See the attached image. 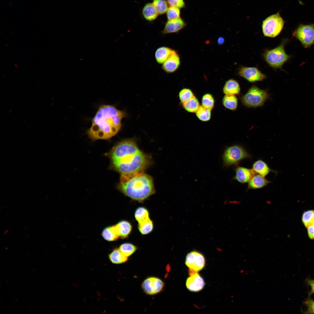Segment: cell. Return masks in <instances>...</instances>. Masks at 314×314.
<instances>
[{
    "instance_id": "17",
    "label": "cell",
    "mask_w": 314,
    "mask_h": 314,
    "mask_svg": "<svg viewBox=\"0 0 314 314\" xmlns=\"http://www.w3.org/2000/svg\"><path fill=\"white\" fill-rule=\"evenodd\" d=\"M271 181L261 175L256 174L253 176L248 182L247 190L261 188L267 185Z\"/></svg>"
},
{
    "instance_id": "21",
    "label": "cell",
    "mask_w": 314,
    "mask_h": 314,
    "mask_svg": "<svg viewBox=\"0 0 314 314\" xmlns=\"http://www.w3.org/2000/svg\"><path fill=\"white\" fill-rule=\"evenodd\" d=\"M173 50L166 47H162L158 48L155 54L156 62L159 64H163L169 57Z\"/></svg>"
},
{
    "instance_id": "18",
    "label": "cell",
    "mask_w": 314,
    "mask_h": 314,
    "mask_svg": "<svg viewBox=\"0 0 314 314\" xmlns=\"http://www.w3.org/2000/svg\"><path fill=\"white\" fill-rule=\"evenodd\" d=\"M252 169L256 174L265 177L270 172L277 174V171L271 169L267 164L261 159L257 160L252 165Z\"/></svg>"
},
{
    "instance_id": "1",
    "label": "cell",
    "mask_w": 314,
    "mask_h": 314,
    "mask_svg": "<svg viewBox=\"0 0 314 314\" xmlns=\"http://www.w3.org/2000/svg\"><path fill=\"white\" fill-rule=\"evenodd\" d=\"M106 154L111 167L121 174L144 171L149 163L148 156L132 140L118 142Z\"/></svg>"
},
{
    "instance_id": "30",
    "label": "cell",
    "mask_w": 314,
    "mask_h": 314,
    "mask_svg": "<svg viewBox=\"0 0 314 314\" xmlns=\"http://www.w3.org/2000/svg\"><path fill=\"white\" fill-rule=\"evenodd\" d=\"M152 3L158 15L166 13L169 8V5L165 0H153Z\"/></svg>"
},
{
    "instance_id": "14",
    "label": "cell",
    "mask_w": 314,
    "mask_h": 314,
    "mask_svg": "<svg viewBox=\"0 0 314 314\" xmlns=\"http://www.w3.org/2000/svg\"><path fill=\"white\" fill-rule=\"evenodd\" d=\"M180 63L179 56L176 52L174 50L169 57L163 64L162 67L165 72L172 73L178 69Z\"/></svg>"
},
{
    "instance_id": "9",
    "label": "cell",
    "mask_w": 314,
    "mask_h": 314,
    "mask_svg": "<svg viewBox=\"0 0 314 314\" xmlns=\"http://www.w3.org/2000/svg\"><path fill=\"white\" fill-rule=\"evenodd\" d=\"M142 289L147 295H154L161 292L165 287L164 281L160 279L155 276L147 277L142 282Z\"/></svg>"
},
{
    "instance_id": "2",
    "label": "cell",
    "mask_w": 314,
    "mask_h": 314,
    "mask_svg": "<svg viewBox=\"0 0 314 314\" xmlns=\"http://www.w3.org/2000/svg\"><path fill=\"white\" fill-rule=\"evenodd\" d=\"M125 116V112L113 106L101 105L92 119L91 126L87 130V134L93 140L109 139L119 131L122 119Z\"/></svg>"
},
{
    "instance_id": "39",
    "label": "cell",
    "mask_w": 314,
    "mask_h": 314,
    "mask_svg": "<svg viewBox=\"0 0 314 314\" xmlns=\"http://www.w3.org/2000/svg\"><path fill=\"white\" fill-rule=\"evenodd\" d=\"M224 39L223 37H219L217 40V42L219 44H222L224 43Z\"/></svg>"
},
{
    "instance_id": "23",
    "label": "cell",
    "mask_w": 314,
    "mask_h": 314,
    "mask_svg": "<svg viewBox=\"0 0 314 314\" xmlns=\"http://www.w3.org/2000/svg\"><path fill=\"white\" fill-rule=\"evenodd\" d=\"M222 102L225 107L231 110H236L238 107V99L235 95H225Z\"/></svg>"
},
{
    "instance_id": "13",
    "label": "cell",
    "mask_w": 314,
    "mask_h": 314,
    "mask_svg": "<svg viewBox=\"0 0 314 314\" xmlns=\"http://www.w3.org/2000/svg\"><path fill=\"white\" fill-rule=\"evenodd\" d=\"M235 175L233 179L241 183H248L256 174L252 169L241 166H237L234 169Z\"/></svg>"
},
{
    "instance_id": "32",
    "label": "cell",
    "mask_w": 314,
    "mask_h": 314,
    "mask_svg": "<svg viewBox=\"0 0 314 314\" xmlns=\"http://www.w3.org/2000/svg\"><path fill=\"white\" fill-rule=\"evenodd\" d=\"M201 104L204 107L211 110L215 105V100L213 96L210 93L205 94L201 99Z\"/></svg>"
},
{
    "instance_id": "33",
    "label": "cell",
    "mask_w": 314,
    "mask_h": 314,
    "mask_svg": "<svg viewBox=\"0 0 314 314\" xmlns=\"http://www.w3.org/2000/svg\"><path fill=\"white\" fill-rule=\"evenodd\" d=\"M194 96L192 91L189 88L183 89L179 93V99L182 104L187 102Z\"/></svg>"
},
{
    "instance_id": "3",
    "label": "cell",
    "mask_w": 314,
    "mask_h": 314,
    "mask_svg": "<svg viewBox=\"0 0 314 314\" xmlns=\"http://www.w3.org/2000/svg\"><path fill=\"white\" fill-rule=\"evenodd\" d=\"M118 188L125 196L140 202L155 191L152 179L143 171L121 174Z\"/></svg>"
},
{
    "instance_id": "10",
    "label": "cell",
    "mask_w": 314,
    "mask_h": 314,
    "mask_svg": "<svg viewBox=\"0 0 314 314\" xmlns=\"http://www.w3.org/2000/svg\"><path fill=\"white\" fill-rule=\"evenodd\" d=\"M185 263L189 268L198 272L204 267L205 259L202 254L198 251L194 250L187 254Z\"/></svg>"
},
{
    "instance_id": "34",
    "label": "cell",
    "mask_w": 314,
    "mask_h": 314,
    "mask_svg": "<svg viewBox=\"0 0 314 314\" xmlns=\"http://www.w3.org/2000/svg\"><path fill=\"white\" fill-rule=\"evenodd\" d=\"M166 14L168 20L180 18V8L174 7L170 6L166 12Z\"/></svg>"
},
{
    "instance_id": "27",
    "label": "cell",
    "mask_w": 314,
    "mask_h": 314,
    "mask_svg": "<svg viewBox=\"0 0 314 314\" xmlns=\"http://www.w3.org/2000/svg\"><path fill=\"white\" fill-rule=\"evenodd\" d=\"M154 227L153 222L150 218L142 222L138 223V225L139 232L143 235L151 233L153 230Z\"/></svg>"
},
{
    "instance_id": "19",
    "label": "cell",
    "mask_w": 314,
    "mask_h": 314,
    "mask_svg": "<svg viewBox=\"0 0 314 314\" xmlns=\"http://www.w3.org/2000/svg\"><path fill=\"white\" fill-rule=\"evenodd\" d=\"M223 91L225 95H235L240 92V86L236 81L230 79L226 82Z\"/></svg>"
},
{
    "instance_id": "31",
    "label": "cell",
    "mask_w": 314,
    "mask_h": 314,
    "mask_svg": "<svg viewBox=\"0 0 314 314\" xmlns=\"http://www.w3.org/2000/svg\"><path fill=\"white\" fill-rule=\"evenodd\" d=\"M302 221L307 228L314 222V210H308L304 212L302 217Z\"/></svg>"
},
{
    "instance_id": "8",
    "label": "cell",
    "mask_w": 314,
    "mask_h": 314,
    "mask_svg": "<svg viewBox=\"0 0 314 314\" xmlns=\"http://www.w3.org/2000/svg\"><path fill=\"white\" fill-rule=\"evenodd\" d=\"M292 37L299 40L305 48L310 47L314 44V23L300 24L293 31Z\"/></svg>"
},
{
    "instance_id": "35",
    "label": "cell",
    "mask_w": 314,
    "mask_h": 314,
    "mask_svg": "<svg viewBox=\"0 0 314 314\" xmlns=\"http://www.w3.org/2000/svg\"><path fill=\"white\" fill-rule=\"evenodd\" d=\"M303 303L305 307V310L301 311L303 313L314 314V300L310 296H308Z\"/></svg>"
},
{
    "instance_id": "29",
    "label": "cell",
    "mask_w": 314,
    "mask_h": 314,
    "mask_svg": "<svg viewBox=\"0 0 314 314\" xmlns=\"http://www.w3.org/2000/svg\"><path fill=\"white\" fill-rule=\"evenodd\" d=\"M119 248L122 252L128 257L131 256L138 249L137 246L129 242H125L121 244Z\"/></svg>"
},
{
    "instance_id": "24",
    "label": "cell",
    "mask_w": 314,
    "mask_h": 314,
    "mask_svg": "<svg viewBox=\"0 0 314 314\" xmlns=\"http://www.w3.org/2000/svg\"><path fill=\"white\" fill-rule=\"evenodd\" d=\"M102 236L105 240L110 242L116 240L119 238L114 226H108L104 228L102 231Z\"/></svg>"
},
{
    "instance_id": "7",
    "label": "cell",
    "mask_w": 314,
    "mask_h": 314,
    "mask_svg": "<svg viewBox=\"0 0 314 314\" xmlns=\"http://www.w3.org/2000/svg\"><path fill=\"white\" fill-rule=\"evenodd\" d=\"M284 23L279 11L268 17L263 21L262 25L264 35L270 38L277 36L282 30Z\"/></svg>"
},
{
    "instance_id": "37",
    "label": "cell",
    "mask_w": 314,
    "mask_h": 314,
    "mask_svg": "<svg viewBox=\"0 0 314 314\" xmlns=\"http://www.w3.org/2000/svg\"><path fill=\"white\" fill-rule=\"evenodd\" d=\"M306 283L311 288V290L308 293V296H310L311 295L314 294V279H311L310 278H306L305 280Z\"/></svg>"
},
{
    "instance_id": "6",
    "label": "cell",
    "mask_w": 314,
    "mask_h": 314,
    "mask_svg": "<svg viewBox=\"0 0 314 314\" xmlns=\"http://www.w3.org/2000/svg\"><path fill=\"white\" fill-rule=\"evenodd\" d=\"M251 158V156L243 147L234 145L227 147L225 150L222 156L223 164L225 167L237 165L242 160Z\"/></svg>"
},
{
    "instance_id": "26",
    "label": "cell",
    "mask_w": 314,
    "mask_h": 314,
    "mask_svg": "<svg viewBox=\"0 0 314 314\" xmlns=\"http://www.w3.org/2000/svg\"><path fill=\"white\" fill-rule=\"evenodd\" d=\"M182 104L183 108L186 111L191 113H195L200 106L199 100L195 96L187 102Z\"/></svg>"
},
{
    "instance_id": "22",
    "label": "cell",
    "mask_w": 314,
    "mask_h": 314,
    "mask_svg": "<svg viewBox=\"0 0 314 314\" xmlns=\"http://www.w3.org/2000/svg\"><path fill=\"white\" fill-rule=\"evenodd\" d=\"M108 258L112 263L115 264L125 263L128 260V257L125 256L119 249L117 248L114 249L109 254Z\"/></svg>"
},
{
    "instance_id": "5",
    "label": "cell",
    "mask_w": 314,
    "mask_h": 314,
    "mask_svg": "<svg viewBox=\"0 0 314 314\" xmlns=\"http://www.w3.org/2000/svg\"><path fill=\"white\" fill-rule=\"evenodd\" d=\"M270 98L267 91L255 85L251 86L247 93L242 96L240 100L242 104L248 108H256L263 105Z\"/></svg>"
},
{
    "instance_id": "20",
    "label": "cell",
    "mask_w": 314,
    "mask_h": 314,
    "mask_svg": "<svg viewBox=\"0 0 314 314\" xmlns=\"http://www.w3.org/2000/svg\"><path fill=\"white\" fill-rule=\"evenodd\" d=\"M142 14L144 18L148 21L155 20L159 15L152 3L145 4L142 10Z\"/></svg>"
},
{
    "instance_id": "36",
    "label": "cell",
    "mask_w": 314,
    "mask_h": 314,
    "mask_svg": "<svg viewBox=\"0 0 314 314\" xmlns=\"http://www.w3.org/2000/svg\"><path fill=\"white\" fill-rule=\"evenodd\" d=\"M167 1L170 6L174 7L180 9L184 8L185 6L184 0H167Z\"/></svg>"
},
{
    "instance_id": "12",
    "label": "cell",
    "mask_w": 314,
    "mask_h": 314,
    "mask_svg": "<svg viewBox=\"0 0 314 314\" xmlns=\"http://www.w3.org/2000/svg\"><path fill=\"white\" fill-rule=\"evenodd\" d=\"M205 285L203 279L197 273L188 277L186 281V288L192 292L201 290Z\"/></svg>"
},
{
    "instance_id": "4",
    "label": "cell",
    "mask_w": 314,
    "mask_h": 314,
    "mask_svg": "<svg viewBox=\"0 0 314 314\" xmlns=\"http://www.w3.org/2000/svg\"><path fill=\"white\" fill-rule=\"evenodd\" d=\"M288 40V39H284L276 47L264 51L263 58L270 67L275 69H281L283 65L291 58L292 56L287 54L284 49Z\"/></svg>"
},
{
    "instance_id": "16",
    "label": "cell",
    "mask_w": 314,
    "mask_h": 314,
    "mask_svg": "<svg viewBox=\"0 0 314 314\" xmlns=\"http://www.w3.org/2000/svg\"><path fill=\"white\" fill-rule=\"evenodd\" d=\"M116 232L120 238L125 239L130 234L132 229L131 224L126 220H122L114 225Z\"/></svg>"
},
{
    "instance_id": "25",
    "label": "cell",
    "mask_w": 314,
    "mask_h": 314,
    "mask_svg": "<svg viewBox=\"0 0 314 314\" xmlns=\"http://www.w3.org/2000/svg\"><path fill=\"white\" fill-rule=\"evenodd\" d=\"M134 216L138 223L144 222L149 218V213L148 210L143 206L137 208L135 211Z\"/></svg>"
},
{
    "instance_id": "38",
    "label": "cell",
    "mask_w": 314,
    "mask_h": 314,
    "mask_svg": "<svg viewBox=\"0 0 314 314\" xmlns=\"http://www.w3.org/2000/svg\"><path fill=\"white\" fill-rule=\"evenodd\" d=\"M307 228L309 237L311 239H314V222Z\"/></svg>"
},
{
    "instance_id": "15",
    "label": "cell",
    "mask_w": 314,
    "mask_h": 314,
    "mask_svg": "<svg viewBox=\"0 0 314 314\" xmlns=\"http://www.w3.org/2000/svg\"><path fill=\"white\" fill-rule=\"evenodd\" d=\"M185 26V23L181 18L167 20L162 33L165 34L176 33L183 28Z\"/></svg>"
},
{
    "instance_id": "28",
    "label": "cell",
    "mask_w": 314,
    "mask_h": 314,
    "mask_svg": "<svg viewBox=\"0 0 314 314\" xmlns=\"http://www.w3.org/2000/svg\"><path fill=\"white\" fill-rule=\"evenodd\" d=\"M211 110L200 106L195 112L196 116L200 120L203 122L209 121L211 117Z\"/></svg>"
},
{
    "instance_id": "11",
    "label": "cell",
    "mask_w": 314,
    "mask_h": 314,
    "mask_svg": "<svg viewBox=\"0 0 314 314\" xmlns=\"http://www.w3.org/2000/svg\"><path fill=\"white\" fill-rule=\"evenodd\" d=\"M238 74L249 82L254 83L263 81L266 76L256 67H242L240 68Z\"/></svg>"
}]
</instances>
